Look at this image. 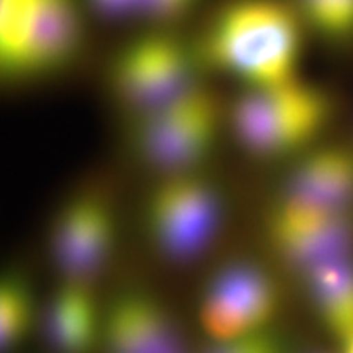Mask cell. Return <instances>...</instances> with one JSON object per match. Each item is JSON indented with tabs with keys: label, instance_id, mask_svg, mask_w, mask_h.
Returning a JSON list of instances; mask_svg holds the SVG:
<instances>
[{
	"label": "cell",
	"instance_id": "6da1fadb",
	"mask_svg": "<svg viewBox=\"0 0 353 353\" xmlns=\"http://www.w3.org/2000/svg\"><path fill=\"white\" fill-rule=\"evenodd\" d=\"M304 23L286 0H229L203 28L201 64L241 79L244 87L299 77Z\"/></svg>",
	"mask_w": 353,
	"mask_h": 353
},
{
	"label": "cell",
	"instance_id": "7a4b0ae2",
	"mask_svg": "<svg viewBox=\"0 0 353 353\" xmlns=\"http://www.w3.org/2000/svg\"><path fill=\"white\" fill-rule=\"evenodd\" d=\"M334 110L329 90L296 77L242 87L228 107L226 120L247 152L275 159L306 151L332 121Z\"/></svg>",
	"mask_w": 353,
	"mask_h": 353
},
{
	"label": "cell",
	"instance_id": "3957f363",
	"mask_svg": "<svg viewBox=\"0 0 353 353\" xmlns=\"http://www.w3.org/2000/svg\"><path fill=\"white\" fill-rule=\"evenodd\" d=\"M76 0H0V68L8 79H33L72 63L82 44Z\"/></svg>",
	"mask_w": 353,
	"mask_h": 353
},
{
	"label": "cell",
	"instance_id": "277c9868",
	"mask_svg": "<svg viewBox=\"0 0 353 353\" xmlns=\"http://www.w3.org/2000/svg\"><path fill=\"white\" fill-rule=\"evenodd\" d=\"M224 117L223 103L200 82L174 100L134 117L132 145L145 164L164 175L192 172L213 151Z\"/></svg>",
	"mask_w": 353,
	"mask_h": 353
},
{
	"label": "cell",
	"instance_id": "5b68a950",
	"mask_svg": "<svg viewBox=\"0 0 353 353\" xmlns=\"http://www.w3.org/2000/svg\"><path fill=\"white\" fill-rule=\"evenodd\" d=\"M195 48L164 32L128 41L113 57L110 83L123 107L144 114L198 85Z\"/></svg>",
	"mask_w": 353,
	"mask_h": 353
},
{
	"label": "cell",
	"instance_id": "8992f818",
	"mask_svg": "<svg viewBox=\"0 0 353 353\" xmlns=\"http://www.w3.org/2000/svg\"><path fill=\"white\" fill-rule=\"evenodd\" d=\"M221 214L223 201L218 188L195 170L165 175L145 205L152 242L176 262L203 254L218 232Z\"/></svg>",
	"mask_w": 353,
	"mask_h": 353
},
{
	"label": "cell",
	"instance_id": "52a82bcc",
	"mask_svg": "<svg viewBox=\"0 0 353 353\" xmlns=\"http://www.w3.org/2000/svg\"><path fill=\"white\" fill-rule=\"evenodd\" d=\"M280 294L275 281L252 262H234L218 272L201 301V324L214 341H232L267 330Z\"/></svg>",
	"mask_w": 353,
	"mask_h": 353
},
{
	"label": "cell",
	"instance_id": "ba28073f",
	"mask_svg": "<svg viewBox=\"0 0 353 353\" xmlns=\"http://www.w3.org/2000/svg\"><path fill=\"white\" fill-rule=\"evenodd\" d=\"M114 236L112 206L83 190L59 210L51 234L52 254L68 281L90 283L110 257Z\"/></svg>",
	"mask_w": 353,
	"mask_h": 353
},
{
	"label": "cell",
	"instance_id": "9c48e42d",
	"mask_svg": "<svg viewBox=\"0 0 353 353\" xmlns=\"http://www.w3.org/2000/svg\"><path fill=\"white\" fill-rule=\"evenodd\" d=\"M267 228L278 257L299 275L353 257V213H314L275 205Z\"/></svg>",
	"mask_w": 353,
	"mask_h": 353
},
{
	"label": "cell",
	"instance_id": "30bf717a",
	"mask_svg": "<svg viewBox=\"0 0 353 353\" xmlns=\"http://www.w3.org/2000/svg\"><path fill=\"white\" fill-rule=\"evenodd\" d=\"M275 205L314 213H353V152L342 145L307 151L288 172Z\"/></svg>",
	"mask_w": 353,
	"mask_h": 353
},
{
	"label": "cell",
	"instance_id": "8fae6325",
	"mask_svg": "<svg viewBox=\"0 0 353 353\" xmlns=\"http://www.w3.org/2000/svg\"><path fill=\"white\" fill-rule=\"evenodd\" d=\"M107 353H185L174 317L151 294L126 291L101 321Z\"/></svg>",
	"mask_w": 353,
	"mask_h": 353
},
{
	"label": "cell",
	"instance_id": "7c38bea8",
	"mask_svg": "<svg viewBox=\"0 0 353 353\" xmlns=\"http://www.w3.org/2000/svg\"><path fill=\"white\" fill-rule=\"evenodd\" d=\"M44 330L57 353H92L101 339V322L87 283L65 280L48 304Z\"/></svg>",
	"mask_w": 353,
	"mask_h": 353
},
{
	"label": "cell",
	"instance_id": "4fadbf2b",
	"mask_svg": "<svg viewBox=\"0 0 353 353\" xmlns=\"http://www.w3.org/2000/svg\"><path fill=\"white\" fill-rule=\"evenodd\" d=\"M304 278L325 327L342 342L353 337V257L321 265Z\"/></svg>",
	"mask_w": 353,
	"mask_h": 353
},
{
	"label": "cell",
	"instance_id": "5bb4252c",
	"mask_svg": "<svg viewBox=\"0 0 353 353\" xmlns=\"http://www.w3.org/2000/svg\"><path fill=\"white\" fill-rule=\"evenodd\" d=\"M33 325V296L20 275H8L0 288V343L2 352L23 341Z\"/></svg>",
	"mask_w": 353,
	"mask_h": 353
},
{
	"label": "cell",
	"instance_id": "9a60e30c",
	"mask_svg": "<svg viewBox=\"0 0 353 353\" xmlns=\"http://www.w3.org/2000/svg\"><path fill=\"white\" fill-rule=\"evenodd\" d=\"M304 26L334 43L353 39V0H291Z\"/></svg>",
	"mask_w": 353,
	"mask_h": 353
},
{
	"label": "cell",
	"instance_id": "2e32d148",
	"mask_svg": "<svg viewBox=\"0 0 353 353\" xmlns=\"http://www.w3.org/2000/svg\"><path fill=\"white\" fill-rule=\"evenodd\" d=\"M205 353H288V348L280 335L262 330L232 341H216Z\"/></svg>",
	"mask_w": 353,
	"mask_h": 353
},
{
	"label": "cell",
	"instance_id": "e0dca14e",
	"mask_svg": "<svg viewBox=\"0 0 353 353\" xmlns=\"http://www.w3.org/2000/svg\"><path fill=\"white\" fill-rule=\"evenodd\" d=\"M196 0H141V15L152 21H174L190 12Z\"/></svg>",
	"mask_w": 353,
	"mask_h": 353
},
{
	"label": "cell",
	"instance_id": "ac0fdd59",
	"mask_svg": "<svg viewBox=\"0 0 353 353\" xmlns=\"http://www.w3.org/2000/svg\"><path fill=\"white\" fill-rule=\"evenodd\" d=\"M90 3L97 12L110 19L141 15V0H90Z\"/></svg>",
	"mask_w": 353,
	"mask_h": 353
},
{
	"label": "cell",
	"instance_id": "d6986e66",
	"mask_svg": "<svg viewBox=\"0 0 353 353\" xmlns=\"http://www.w3.org/2000/svg\"><path fill=\"white\" fill-rule=\"evenodd\" d=\"M343 345H345V348H343V352H345V353H353V337L347 339V341H343Z\"/></svg>",
	"mask_w": 353,
	"mask_h": 353
}]
</instances>
